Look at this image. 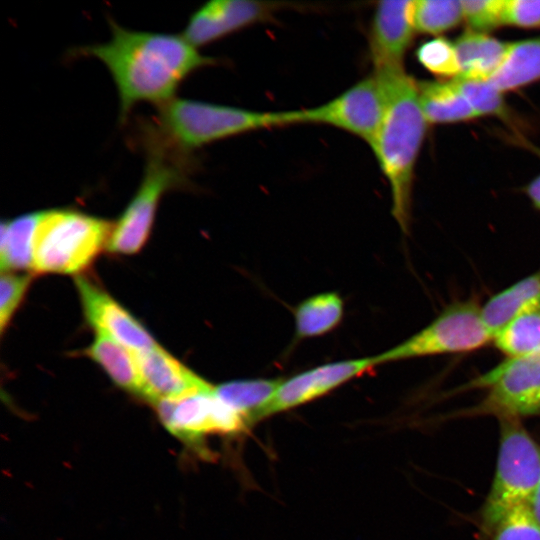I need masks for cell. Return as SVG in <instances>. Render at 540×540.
<instances>
[{
    "label": "cell",
    "instance_id": "obj_5",
    "mask_svg": "<svg viewBox=\"0 0 540 540\" xmlns=\"http://www.w3.org/2000/svg\"><path fill=\"white\" fill-rule=\"evenodd\" d=\"M495 473L480 512V530L490 537L508 512L530 505L540 483V445L518 418H500Z\"/></svg>",
    "mask_w": 540,
    "mask_h": 540
},
{
    "label": "cell",
    "instance_id": "obj_32",
    "mask_svg": "<svg viewBox=\"0 0 540 540\" xmlns=\"http://www.w3.org/2000/svg\"><path fill=\"white\" fill-rule=\"evenodd\" d=\"M525 192L534 207L540 210V175L527 185Z\"/></svg>",
    "mask_w": 540,
    "mask_h": 540
},
{
    "label": "cell",
    "instance_id": "obj_14",
    "mask_svg": "<svg viewBox=\"0 0 540 540\" xmlns=\"http://www.w3.org/2000/svg\"><path fill=\"white\" fill-rule=\"evenodd\" d=\"M412 12L413 0H389L376 4L368 35L374 70L404 66L405 54L417 33Z\"/></svg>",
    "mask_w": 540,
    "mask_h": 540
},
{
    "label": "cell",
    "instance_id": "obj_11",
    "mask_svg": "<svg viewBox=\"0 0 540 540\" xmlns=\"http://www.w3.org/2000/svg\"><path fill=\"white\" fill-rule=\"evenodd\" d=\"M376 355L325 363L283 379L252 424L312 402L378 366Z\"/></svg>",
    "mask_w": 540,
    "mask_h": 540
},
{
    "label": "cell",
    "instance_id": "obj_24",
    "mask_svg": "<svg viewBox=\"0 0 540 540\" xmlns=\"http://www.w3.org/2000/svg\"><path fill=\"white\" fill-rule=\"evenodd\" d=\"M508 357H521L540 351V306L516 316L493 338Z\"/></svg>",
    "mask_w": 540,
    "mask_h": 540
},
{
    "label": "cell",
    "instance_id": "obj_8",
    "mask_svg": "<svg viewBox=\"0 0 540 540\" xmlns=\"http://www.w3.org/2000/svg\"><path fill=\"white\" fill-rule=\"evenodd\" d=\"M470 386L489 388L486 397L470 411L472 415L520 419L539 414L540 351L509 357Z\"/></svg>",
    "mask_w": 540,
    "mask_h": 540
},
{
    "label": "cell",
    "instance_id": "obj_13",
    "mask_svg": "<svg viewBox=\"0 0 540 540\" xmlns=\"http://www.w3.org/2000/svg\"><path fill=\"white\" fill-rule=\"evenodd\" d=\"M84 315L96 332L107 335L134 353L157 345L151 334L108 293L89 279H75Z\"/></svg>",
    "mask_w": 540,
    "mask_h": 540
},
{
    "label": "cell",
    "instance_id": "obj_29",
    "mask_svg": "<svg viewBox=\"0 0 540 540\" xmlns=\"http://www.w3.org/2000/svg\"><path fill=\"white\" fill-rule=\"evenodd\" d=\"M468 30L486 33L503 26L504 0H461Z\"/></svg>",
    "mask_w": 540,
    "mask_h": 540
},
{
    "label": "cell",
    "instance_id": "obj_19",
    "mask_svg": "<svg viewBox=\"0 0 540 540\" xmlns=\"http://www.w3.org/2000/svg\"><path fill=\"white\" fill-rule=\"evenodd\" d=\"M417 89L428 124L459 123L478 118L452 80L417 81Z\"/></svg>",
    "mask_w": 540,
    "mask_h": 540
},
{
    "label": "cell",
    "instance_id": "obj_31",
    "mask_svg": "<svg viewBox=\"0 0 540 540\" xmlns=\"http://www.w3.org/2000/svg\"><path fill=\"white\" fill-rule=\"evenodd\" d=\"M540 29V0H504L503 26Z\"/></svg>",
    "mask_w": 540,
    "mask_h": 540
},
{
    "label": "cell",
    "instance_id": "obj_33",
    "mask_svg": "<svg viewBox=\"0 0 540 540\" xmlns=\"http://www.w3.org/2000/svg\"><path fill=\"white\" fill-rule=\"evenodd\" d=\"M531 510L540 524V483L530 503Z\"/></svg>",
    "mask_w": 540,
    "mask_h": 540
},
{
    "label": "cell",
    "instance_id": "obj_27",
    "mask_svg": "<svg viewBox=\"0 0 540 540\" xmlns=\"http://www.w3.org/2000/svg\"><path fill=\"white\" fill-rule=\"evenodd\" d=\"M416 57L418 62L435 76L449 80L460 76L454 42L444 37H434L422 43L416 51Z\"/></svg>",
    "mask_w": 540,
    "mask_h": 540
},
{
    "label": "cell",
    "instance_id": "obj_1",
    "mask_svg": "<svg viewBox=\"0 0 540 540\" xmlns=\"http://www.w3.org/2000/svg\"><path fill=\"white\" fill-rule=\"evenodd\" d=\"M109 26L108 41L74 48L71 56L94 57L106 66L118 92L121 122L141 102L161 106L174 99L189 75L217 63L182 34L132 30L113 19Z\"/></svg>",
    "mask_w": 540,
    "mask_h": 540
},
{
    "label": "cell",
    "instance_id": "obj_12",
    "mask_svg": "<svg viewBox=\"0 0 540 540\" xmlns=\"http://www.w3.org/2000/svg\"><path fill=\"white\" fill-rule=\"evenodd\" d=\"M281 5L254 0H212L193 12L182 35L198 48L250 25L271 20Z\"/></svg>",
    "mask_w": 540,
    "mask_h": 540
},
{
    "label": "cell",
    "instance_id": "obj_2",
    "mask_svg": "<svg viewBox=\"0 0 540 540\" xmlns=\"http://www.w3.org/2000/svg\"><path fill=\"white\" fill-rule=\"evenodd\" d=\"M385 100L384 115L372 148L391 193V213L407 233L417 159L428 122L420 106L417 80L403 67L374 70Z\"/></svg>",
    "mask_w": 540,
    "mask_h": 540
},
{
    "label": "cell",
    "instance_id": "obj_9",
    "mask_svg": "<svg viewBox=\"0 0 540 540\" xmlns=\"http://www.w3.org/2000/svg\"><path fill=\"white\" fill-rule=\"evenodd\" d=\"M162 424L178 439L196 444L209 435L245 431L248 420L226 405L213 390L153 404Z\"/></svg>",
    "mask_w": 540,
    "mask_h": 540
},
{
    "label": "cell",
    "instance_id": "obj_26",
    "mask_svg": "<svg viewBox=\"0 0 540 540\" xmlns=\"http://www.w3.org/2000/svg\"><path fill=\"white\" fill-rule=\"evenodd\" d=\"M452 81L466 98L478 118L492 116L514 126L515 120L505 101L504 93L496 88L490 80L458 77Z\"/></svg>",
    "mask_w": 540,
    "mask_h": 540
},
{
    "label": "cell",
    "instance_id": "obj_25",
    "mask_svg": "<svg viewBox=\"0 0 540 540\" xmlns=\"http://www.w3.org/2000/svg\"><path fill=\"white\" fill-rule=\"evenodd\" d=\"M412 16L416 32L434 37L464 21L461 0H413Z\"/></svg>",
    "mask_w": 540,
    "mask_h": 540
},
{
    "label": "cell",
    "instance_id": "obj_3",
    "mask_svg": "<svg viewBox=\"0 0 540 540\" xmlns=\"http://www.w3.org/2000/svg\"><path fill=\"white\" fill-rule=\"evenodd\" d=\"M145 168L134 196L117 222L107 243L115 254H134L146 243L160 200L169 191L190 184L192 163L185 153L168 142L154 125L143 127Z\"/></svg>",
    "mask_w": 540,
    "mask_h": 540
},
{
    "label": "cell",
    "instance_id": "obj_4",
    "mask_svg": "<svg viewBox=\"0 0 540 540\" xmlns=\"http://www.w3.org/2000/svg\"><path fill=\"white\" fill-rule=\"evenodd\" d=\"M157 120L162 136L188 154L247 132L298 124L296 110L262 112L181 98L159 106Z\"/></svg>",
    "mask_w": 540,
    "mask_h": 540
},
{
    "label": "cell",
    "instance_id": "obj_34",
    "mask_svg": "<svg viewBox=\"0 0 540 540\" xmlns=\"http://www.w3.org/2000/svg\"><path fill=\"white\" fill-rule=\"evenodd\" d=\"M525 144H527V147H529L540 158V148L532 144H528L527 142Z\"/></svg>",
    "mask_w": 540,
    "mask_h": 540
},
{
    "label": "cell",
    "instance_id": "obj_16",
    "mask_svg": "<svg viewBox=\"0 0 540 540\" xmlns=\"http://www.w3.org/2000/svg\"><path fill=\"white\" fill-rule=\"evenodd\" d=\"M537 306H540V270L492 296L480 308V315L493 340L516 316Z\"/></svg>",
    "mask_w": 540,
    "mask_h": 540
},
{
    "label": "cell",
    "instance_id": "obj_22",
    "mask_svg": "<svg viewBox=\"0 0 540 540\" xmlns=\"http://www.w3.org/2000/svg\"><path fill=\"white\" fill-rule=\"evenodd\" d=\"M344 302L336 292H323L301 301L294 310L295 336L307 339L325 335L342 321Z\"/></svg>",
    "mask_w": 540,
    "mask_h": 540
},
{
    "label": "cell",
    "instance_id": "obj_20",
    "mask_svg": "<svg viewBox=\"0 0 540 540\" xmlns=\"http://www.w3.org/2000/svg\"><path fill=\"white\" fill-rule=\"evenodd\" d=\"M540 80V37L509 42L505 60L490 82L503 93Z\"/></svg>",
    "mask_w": 540,
    "mask_h": 540
},
{
    "label": "cell",
    "instance_id": "obj_15",
    "mask_svg": "<svg viewBox=\"0 0 540 540\" xmlns=\"http://www.w3.org/2000/svg\"><path fill=\"white\" fill-rule=\"evenodd\" d=\"M135 356L143 381V399L152 405L158 401L175 400L210 391L215 387L158 344L148 350L135 353Z\"/></svg>",
    "mask_w": 540,
    "mask_h": 540
},
{
    "label": "cell",
    "instance_id": "obj_30",
    "mask_svg": "<svg viewBox=\"0 0 540 540\" xmlns=\"http://www.w3.org/2000/svg\"><path fill=\"white\" fill-rule=\"evenodd\" d=\"M32 280L29 274L4 272L0 281V328L3 332Z\"/></svg>",
    "mask_w": 540,
    "mask_h": 540
},
{
    "label": "cell",
    "instance_id": "obj_18",
    "mask_svg": "<svg viewBox=\"0 0 540 540\" xmlns=\"http://www.w3.org/2000/svg\"><path fill=\"white\" fill-rule=\"evenodd\" d=\"M84 353L100 365L116 385L143 398V381L133 351L96 332L94 341Z\"/></svg>",
    "mask_w": 540,
    "mask_h": 540
},
{
    "label": "cell",
    "instance_id": "obj_7",
    "mask_svg": "<svg viewBox=\"0 0 540 540\" xmlns=\"http://www.w3.org/2000/svg\"><path fill=\"white\" fill-rule=\"evenodd\" d=\"M492 340L472 299L446 307L429 325L377 354L379 365L412 358L477 350Z\"/></svg>",
    "mask_w": 540,
    "mask_h": 540
},
{
    "label": "cell",
    "instance_id": "obj_17",
    "mask_svg": "<svg viewBox=\"0 0 540 540\" xmlns=\"http://www.w3.org/2000/svg\"><path fill=\"white\" fill-rule=\"evenodd\" d=\"M461 78L490 80L503 64L509 42L466 30L454 42ZM458 78V77H457Z\"/></svg>",
    "mask_w": 540,
    "mask_h": 540
},
{
    "label": "cell",
    "instance_id": "obj_28",
    "mask_svg": "<svg viewBox=\"0 0 540 540\" xmlns=\"http://www.w3.org/2000/svg\"><path fill=\"white\" fill-rule=\"evenodd\" d=\"M491 540H540V524L530 505L514 508L494 527Z\"/></svg>",
    "mask_w": 540,
    "mask_h": 540
},
{
    "label": "cell",
    "instance_id": "obj_10",
    "mask_svg": "<svg viewBox=\"0 0 540 540\" xmlns=\"http://www.w3.org/2000/svg\"><path fill=\"white\" fill-rule=\"evenodd\" d=\"M384 109L381 85L371 74L324 104L297 110V122L332 126L359 137L370 146L381 125Z\"/></svg>",
    "mask_w": 540,
    "mask_h": 540
},
{
    "label": "cell",
    "instance_id": "obj_6",
    "mask_svg": "<svg viewBox=\"0 0 540 540\" xmlns=\"http://www.w3.org/2000/svg\"><path fill=\"white\" fill-rule=\"evenodd\" d=\"M113 223L75 209L41 211L34 238L33 270L74 274L107 247Z\"/></svg>",
    "mask_w": 540,
    "mask_h": 540
},
{
    "label": "cell",
    "instance_id": "obj_23",
    "mask_svg": "<svg viewBox=\"0 0 540 540\" xmlns=\"http://www.w3.org/2000/svg\"><path fill=\"white\" fill-rule=\"evenodd\" d=\"M282 380L283 378L233 380L215 386V394L252 425L254 414L272 397Z\"/></svg>",
    "mask_w": 540,
    "mask_h": 540
},
{
    "label": "cell",
    "instance_id": "obj_21",
    "mask_svg": "<svg viewBox=\"0 0 540 540\" xmlns=\"http://www.w3.org/2000/svg\"><path fill=\"white\" fill-rule=\"evenodd\" d=\"M41 211L1 223V272L33 268L34 238Z\"/></svg>",
    "mask_w": 540,
    "mask_h": 540
}]
</instances>
